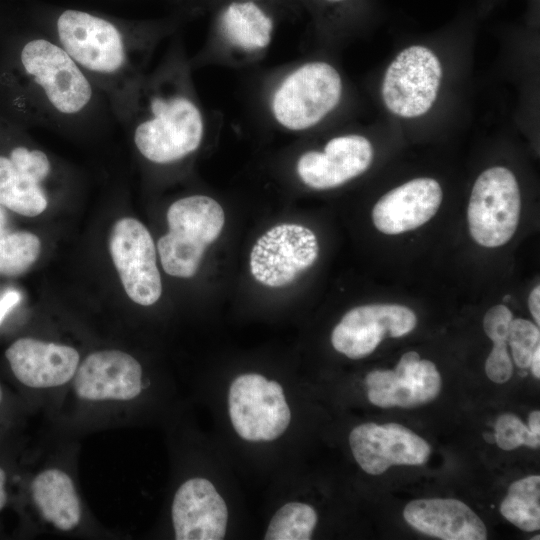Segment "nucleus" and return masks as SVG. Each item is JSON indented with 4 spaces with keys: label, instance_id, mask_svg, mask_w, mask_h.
<instances>
[{
    "label": "nucleus",
    "instance_id": "1",
    "mask_svg": "<svg viewBox=\"0 0 540 540\" xmlns=\"http://www.w3.org/2000/svg\"><path fill=\"white\" fill-rule=\"evenodd\" d=\"M14 44L0 71V88L18 126L78 136L115 120L102 92L49 35L36 31Z\"/></svg>",
    "mask_w": 540,
    "mask_h": 540
},
{
    "label": "nucleus",
    "instance_id": "2",
    "mask_svg": "<svg viewBox=\"0 0 540 540\" xmlns=\"http://www.w3.org/2000/svg\"><path fill=\"white\" fill-rule=\"evenodd\" d=\"M42 27L102 92L122 126L146 75L148 59L169 27L120 23L78 9L61 10Z\"/></svg>",
    "mask_w": 540,
    "mask_h": 540
},
{
    "label": "nucleus",
    "instance_id": "3",
    "mask_svg": "<svg viewBox=\"0 0 540 540\" xmlns=\"http://www.w3.org/2000/svg\"><path fill=\"white\" fill-rule=\"evenodd\" d=\"M122 126L138 154L154 165L180 162L200 147L204 116L179 48H173L155 72L145 75Z\"/></svg>",
    "mask_w": 540,
    "mask_h": 540
},
{
    "label": "nucleus",
    "instance_id": "4",
    "mask_svg": "<svg viewBox=\"0 0 540 540\" xmlns=\"http://www.w3.org/2000/svg\"><path fill=\"white\" fill-rule=\"evenodd\" d=\"M343 94V78L334 65L323 60L308 61L290 71L275 87L270 110L283 128L305 131L332 114Z\"/></svg>",
    "mask_w": 540,
    "mask_h": 540
},
{
    "label": "nucleus",
    "instance_id": "5",
    "mask_svg": "<svg viewBox=\"0 0 540 540\" xmlns=\"http://www.w3.org/2000/svg\"><path fill=\"white\" fill-rule=\"evenodd\" d=\"M169 231L157 243L164 271L179 278L193 277L207 247L222 232V206L206 195H191L173 202L167 210Z\"/></svg>",
    "mask_w": 540,
    "mask_h": 540
},
{
    "label": "nucleus",
    "instance_id": "6",
    "mask_svg": "<svg viewBox=\"0 0 540 540\" xmlns=\"http://www.w3.org/2000/svg\"><path fill=\"white\" fill-rule=\"evenodd\" d=\"M444 77L441 58L431 47L412 44L389 62L380 83V98L394 117L414 120L437 102Z\"/></svg>",
    "mask_w": 540,
    "mask_h": 540
},
{
    "label": "nucleus",
    "instance_id": "7",
    "mask_svg": "<svg viewBox=\"0 0 540 540\" xmlns=\"http://www.w3.org/2000/svg\"><path fill=\"white\" fill-rule=\"evenodd\" d=\"M521 211V196L514 173L504 166H492L476 178L468 204L471 237L479 245L495 248L514 235Z\"/></svg>",
    "mask_w": 540,
    "mask_h": 540
},
{
    "label": "nucleus",
    "instance_id": "8",
    "mask_svg": "<svg viewBox=\"0 0 540 540\" xmlns=\"http://www.w3.org/2000/svg\"><path fill=\"white\" fill-rule=\"evenodd\" d=\"M228 406L235 431L247 441L275 440L291 420L281 385L256 373L242 374L233 380Z\"/></svg>",
    "mask_w": 540,
    "mask_h": 540
},
{
    "label": "nucleus",
    "instance_id": "9",
    "mask_svg": "<svg viewBox=\"0 0 540 540\" xmlns=\"http://www.w3.org/2000/svg\"><path fill=\"white\" fill-rule=\"evenodd\" d=\"M318 254L319 243L311 229L283 223L257 239L250 252V271L256 281L267 287H283L311 267Z\"/></svg>",
    "mask_w": 540,
    "mask_h": 540
},
{
    "label": "nucleus",
    "instance_id": "10",
    "mask_svg": "<svg viewBox=\"0 0 540 540\" xmlns=\"http://www.w3.org/2000/svg\"><path fill=\"white\" fill-rule=\"evenodd\" d=\"M109 250L129 298L142 306L156 303L162 282L148 229L137 219H119L111 229Z\"/></svg>",
    "mask_w": 540,
    "mask_h": 540
},
{
    "label": "nucleus",
    "instance_id": "11",
    "mask_svg": "<svg viewBox=\"0 0 540 540\" xmlns=\"http://www.w3.org/2000/svg\"><path fill=\"white\" fill-rule=\"evenodd\" d=\"M417 324L415 313L399 304H368L349 310L334 327L331 343L351 359L371 354L386 337H402Z\"/></svg>",
    "mask_w": 540,
    "mask_h": 540
},
{
    "label": "nucleus",
    "instance_id": "12",
    "mask_svg": "<svg viewBox=\"0 0 540 540\" xmlns=\"http://www.w3.org/2000/svg\"><path fill=\"white\" fill-rule=\"evenodd\" d=\"M375 156L370 139L359 133L340 134L321 150L304 152L297 160L300 180L316 190L337 188L366 172Z\"/></svg>",
    "mask_w": 540,
    "mask_h": 540
},
{
    "label": "nucleus",
    "instance_id": "13",
    "mask_svg": "<svg viewBox=\"0 0 540 540\" xmlns=\"http://www.w3.org/2000/svg\"><path fill=\"white\" fill-rule=\"evenodd\" d=\"M352 454L368 474L379 475L394 465H422L430 445L412 430L397 423H364L349 436Z\"/></svg>",
    "mask_w": 540,
    "mask_h": 540
},
{
    "label": "nucleus",
    "instance_id": "14",
    "mask_svg": "<svg viewBox=\"0 0 540 540\" xmlns=\"http://www.w3.org/2000/svg\"><path fill=\"white\" fill-rule=\"evenodd\" d=\"M369 401L383 408L414 407L430 402L440 392L435 364L415 351L402 355L394 370H374L365 378Z\"/></svg>",
    "mask_w": 540,
    "mask_h": 540
},
{
    "label": "nucleus",
    "instance_id": "15",
    "mask_svg": "<svg viewBox=\"0 0 540 540\" xmlns=\"http://www.w3.org/2000/svg\"><path fill=\"white\" fill-rule=\"evenodd\" d=\"M72 380L76 395L87 401H129L143 389L140 363L121 350L89 354L79 363Z\"/></svg>",
    "mask_w": 540,
    "mask_h": 540
},
{
    "label": "nucleus",
    "instance_id": "16",
    "mask_svg": "<svg viewBox=\"0 0 540 540\" xmlns=\"http://www.w3.org/2000/svg\"><path fill=\"white\" fill-rule=\"evenodd\" d=\"M14 378L30 389H47L71 381L80 363L78 351L68 345L21 337L5 350Z\"/></svg>",
    "mask_w": 540,
    "mask_h": 540
},
{
    "label": "nucleus",
    "instance_id": "17",
    "mask_svg": "<svg viewBox=\"0 0 540 540\" xmlns=\"http://www.w3.org/2000/svg\"><path fill=\"white\" fill-rule=\"evenodd\" d=\"M177 540H221L228 509L214 485L204 478H191L176 491L171 507Z\"/></svg>",
    "mask_w": 540,
    "mask_h": 540
},
{
    "label": "nucleus",
    "instance_id": "18",
    "mask_svg": "<svg viewBox=\"0 0 540 540\" xmlns=\"http://www.w3.org/2000/svg\"><path fill=\"white\" fill-rule=\"evenodd\" d=\"M443 192L439 182L430 177L414 178L389 190L374 205L375 227L387 235L416 229L438 211Z\"/></svg>",
    "mask_w": 540,
    "mask_h": 540
},
{
    "label": "nucleus",
    "instance_id": "19",
    "mask_svg": "<svg viewBox=\"0 0 540 540\" xmlns=\"http://www.w3.org/2000/svg\"><path fill=\"white\" fill-rule=\"evenodd\" d=\"M406 522L416 530L444 540H485L483 521L465 503L456 499H418L403 511Z\"/></svg>",
    "mask_w": 540,
    "mask_h": 540
},
{
    "label": "nucleus",
    "instance_id": "20",
    "mask_svg": "<svg viewBox=\"0 0 540 540\" xmlns=\"http://www.w3.org/2000/svg\"><path fill=\"white\" fill-rule=\"evenodd\" d=\"M31 499L42 518L60 531L75 529L82 506L72 478L63 470L48 468L30 482Z\"/></svg>",
    "mask_w": 540,
    "mask_h": 540
},
{
    "label": "nucleus",
    "instance_id": "21",
    "mask_svg": "<svg viewBox=\"0 0 540 540\" xmlns=\"http://www.w3.org/2000/svg\"><path fill=\"white\" fill-rule=\"evenodd\" d=\"M219 33L232 46L247 52L265 49L271 42L274 20L264 5L252 0H229L216 17Z\"/></svg>",
    "mask_w": 540,
    "mask_h": 540
},
{
    "label": "nucleus",
    "instance_id": "22",
    "mask_svg": "<svg viewBox=\"0 0 540 540\" xmlns=\"http://www.w3.org/2000/svg\"><path fill=\"white\" fill-rule=\"evenodd\" d=\"M0 205L27 217L41 214L48 206L46 183L13 166L4 154H0Z\"/></svg>",
    "mask_w": 540,
    "mask_h": 540
},
{
    "label": "nucleus",
    "instance_id": "23",
    "mask_svg": "<svg viewBox=\"0 0 540 540\" xmlns=\"http://www.w3.org/2000/svg\"><path fill=\"white\" fill-rule=\"evenodd\" d=\"M500 512L524 531L540 528V477L532 475L513 482L501 503Z\"/></svg>",
    "mask_w": 540,
    "mask_h": 540
},
{
    "label": "nucleus",
    "instance_id": "24",
    "mask_svg": "<svg viewBox=\"0 0 540 540\" xmlns=\"http://www.w3.org/2000/svg\"><path fill=\"white\" fill-rule=\"evenodd\" d=\"M317 513L308 504L290 502L272 517L264 539L308 540L317 523Z\"/></svg>",
    "mask_w": 540,
    "mask_h": 540
},
{
    "label": "nucleus",
    "instance_id": "25",
    "mask_svg": "<svg viewBox=\"0 0 540 540\" xmlns=\"http://www.w3.org/2000/svg\"><path fill=\"white\" fill-rule=\"evenodd\" d=\"M41 242L33 233L20 231L0 237V275L18 276L38 259Z\"/></svg>",
    "mask_w": 540,
    "mask_h": 540
},
{
    "label": "nucleus",
    "instance_id": "26",
    "mask_svg": "<svg viewBox=\"0 0 540 540\" xmlns=\"http://www.w3.org/2000/svg\"><path fill=\"white\" fill-rule=\"evenodd\" d=\"M508 344L515 364L522 369L528 368L534 352L540 347L539 326L526 319H513L509 328Z\"/></svg>",
    "mask_w": 540,
    "mask_h": 540
},
{
    "label": "nucleus",
    "instance_id": "27",
    "mask_svg": "<svg viewBox=\"0 0 540 540\" xmlns=\"http://www.w3.org/2000/svg\"><path fill=\"white\" fill-rule=\"evenodd\" d=\"M494 438L497 445L506 451L520 445L537 448L540 444V435L531 432L516 415L510 413L503 414L497 419Z\"/></svg>",
    "mask_w": 540,
    "mask_h": 540
},
{
    "label": "nucleus",
    "instance_id": "28",
    "mask_svg": "<svg viewBox=\"0 0 540 540\" xmlns=\"http://www.w3.org/2000/svg\"><path fill=\"white\" fill-rule=\"evenodd\" d=\"M512 320V312L507 306L495 305L487 310L483 319V328L493 343L508 344V334Z\"/></svg>",
    "mask_w": 540,
    "mask_h": 540
},
{
    "label": "nucleus",
    "instance_id": "29",
    "mask_svg": "<svg viewBox=\"0 0 540 540\" xmlns=\"http://www.w3.org/2000/svg\"><path fill=\"white\" fill-rule=\"evenodd\" d=\"M488 378L495 383H504L513 372L512 361L507 350V343H494L485 363Z\"/></svg>",
    "mask_w": 540,
    "mask_h": 540
},
{
    "label": "nucleus",
    "instance_id": "30",
    "mask_svg": "<svg viewBox=\"0 0 540 540\" xmlns=\"http://www.w3.org/2000/svg\"><path fill=\"white\" fill-rule=\"evenodd\" d=\"M10 474L4 463L0 462V512L7 506L9 494Z\"/></svg>",
    "mask_w": 540,
    "mask_h": 540
},
{
    "label": "nucleus",
    "instance_id": "31",
    "mask_svg": "<svg viewBox=\"0 0 540 540\" xmlns=\"http://www.w3.org/2000/svg\"><path fill=\"white\" fill-rule=\"evenodd\" d=\"M21 295L16 290L7 291L0 298V322L4 316L19 302Z\"/></svg>",
    "mask_w": 540,
    "mask_h": 540
},
{
    "label": "nucleus",
    "instance_id": "32",
    "mask_svg": "<svg viewBox=\"0 0 540 540\" xmlns=\"http://www.w3.org/2000/svg\"><path fill=\"white\" fill-rule=\"evenodd\" d=\"M528 306L531 315L536 321L537 326L540 324V287L535 286L529 294Z\"/></svg>",
    "mask_w": 540,
    "mask_h": 540
},
{
    "label": "nucleus",
    "instance_id": "33",
    "mask_svg": "<svg viewBox=\"0 0 540 540\" xmlns=\"http://www.w3.org/2000/svg\"><path fill=\"white\" fill-rule=\"evenodd\" d=\"M528 427L531 432L540 435V412L539 410L532 411L528 419Z\"/></svg>",
    "mask_w": 540,
    "mask_h": 540
},
{
    "label": "nucleus",
    "instance_id": "34",
    "mask_svg": "<svg viewBox=\"0 0 540 540\" xmlns=\"http://www.w3.org/2000/svg\"><path fill=\"white\" fill-rule=\"evenodd\" d=\"M311 1L315 2L316 5H320L323 7L342 8L351 0H311Z\"/></svg>",
    "mask_w": 540,
    "mask_h": 540
},
{
    "label": "nucleus",
    "instance_id": "35",
    "mask_svg": "<svg viewBox=\"0 0 540 540\" xmlns=\"http://www.w3.org/2000/svg\"><path fill=\"white\" fill-rule=\"evenodd\" d=\"M529 367H531V371L534 377L539 379L540 377V347H538L536 351L534 352Z\"/></svg>",
    "mask_w": 540,
    "mask_h": 540
},
{
    "label": "nucleus",
    "instance_id": "36",
    "mask_svg": "<svg viewBox=\"0 0 540 540\" xmlns=\"http://www.w3.org/2000/svg\"><path fill=\"white\" fill-rule=\"evenodd\" d=\"M6 404V392L3 385L0 383V414L3 411Z\"/></svg>",
    "mask_w": 540,
    "mask_h": 540
},
{
    "label": "nucleus",
    "instance_id": "37",
    "mask_svg": "<svg viewBox=\"0 0 540 540\" xmlns=\"http://www.w3.org/2000/svg\"><path fill=\"white\" fill-rule=\"evenodd\" d=\"M252 1H256V2H259V3H260L261 0H252Z\"/></svg>",
    "mask_w": 540,
    "mask_h": 540
}]
</instances>
